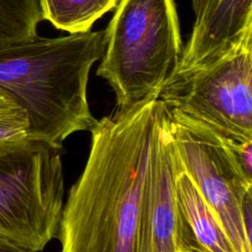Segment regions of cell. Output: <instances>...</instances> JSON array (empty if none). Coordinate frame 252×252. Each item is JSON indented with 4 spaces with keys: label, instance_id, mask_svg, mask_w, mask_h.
<instances>
[{
    "label": "cell",
    "instance_id": "obj_1",
    "mask_svg": "<svg viewBox=\"0 0 252 252\" xmlns=\"http://www.w3.org/2000/svg\"><path fill=\"white\" fill-rule=\"evenodd\" d=\"M159 98L95 120L90 153L69 190L60 252H139L144 191Z\"/></svg>",
    "mask_w": 252,
    "mask_h": 252
},
{
    "label": "cell",
    "instance_id": "obj_11",
    "mask_svg": "<svg viewBox=\"0 0 252 252\" xmlns=\"http://www.w3.org/2000/svg\"><path fill=\"white\" fill-rule=\"evenodd\" d=\"M42 20L38 0H0V45L37 37Z\"/></svg>",
    "mask_w": 252,
    "mask_h": 252
},
{
    "label": "cell",
    "instance_id": "obj_10",
    "mask_svg": "<svg viewBox=\"0 0 252 252\" xmlns=\"http://www.w3.org/2000/svg\"><path fill=\"white\" fill-rule=\"evenodd\" d=\"M118 0H38L43 20L69 33L91 31Z\"/></svg>",
    "mask_w": 252,
    "mask_h": 252
},
{
    "label": "cell",
    "instance_id": "obj_7",
    "mask_svg": "<svg viewBox=\"0 0 252 252\" xmlns=\"http://www.w3.org/2000/svg\"><path fill=\"white\" fill-rule=\"evenodd\" d=\"M182 170L161 101L153 136L144 191L139 252H179L175 207V178Z\"/></svg>",
    "mask_w": 252,
    "mask_h": 252
},
{
    "label": "cell",
    "instance_id": "obj_15",
    "mask_svg": "<svg viewBox=\"0 0 252 252\" xmlns=\"http://www.w3.org/2000/svg\"><path fill=\"white\" fill-rule=\"evenodd\" d=\"M191 3H192L193 11H194L195 16H196L201 11V9H202V7L205 3V0H191Z\"/></svg>",
    "mask_w": 252,
    "mask_h": 252
},
{
    "label": "cell",
    "instance_id": "obj_12",
    "mask_svg": "<svg viewBox=\"0 0 252 252\" xmlns=\"http://www.w3.org/2000/svg\"><path fill=\"white\" fill-rule=\"evenodd\" d=\"M29 137V118L25 109L0 90V142Z\"/></svg>",
    "mask_w": 252,
    "mask_h": 252
},
{
    "label": "cell",
    "instance_id": "obj_2",
    "mask_svg": "<svg viewBox=\"0 0 252 252\" xmlns=\"http://www.w3.org/2000/svg\"><path fill=\"white\" fill-rule=\"evenodd\" d=\"M104 45V30L0 45V90L27 112L29 137L61 149L92 128L87 86Z\"/></svg>",
    "mask_w": 252,
    "mask_h": 252
},
{
    "label": "cell",
    "instance_id": "obj_6",
    "mask_svg": "<svg viewBox=\"0 0 252 252\" xmlns=\"http://www.w3.org/2000/svg\"><path fill=\"white\" fill-rule=\"evenodd\" d=\"M167 113L182 170L218 218L234 251L252 252L241 218L242 200L251 191L252 177L231 147L216 134L177 111L167 108Z\"/></svg>",
    "mask_w": 252,
    "mask_h": 252
},
{
    "label": "cell",
    "instance_id": "obj_3",
    "mask_svg": "<svg viewBox=\"0 0 252 252\" xmlns=\"http://www.w3.org/2000/svg\"><path fill=\"white\" fill-rule=\"evenodd\" d=\"M105 32L96 75L126 109L159 92L176 70L182 53L174 0H119Z\"/></svg>",
    "mask_w": 252,
    "mask_h": 252
},
{
    "label": "cell",
    "instance_id": "obj_9",
    "mask_svg": "<svg viewBox=\"0 0 252 252\" xmlns=\"http://www.w3.org/2000/svg\"><path fill=\"white\" fill-rule=\"evenodd\" d=\"M179 252H235L218 218L189 175L175 178Z\"/></svg>",
    "mask_w": 252,
    "mask_h": 252
},
{
    "label": "cell",
    "instance_id": "obj_8",
    "mask_svg": "<svg viewBox=\"0 0 252 252\" xmlns=\"http://www.w3.org/2000/svg\"><path fill=\"white\" fill-rule=\"evenodd\" d=\"M252 28V0H205L195 16L175 71L205 64L232 47ZM174 71V72H175Z\"/></svg>",
    "mask_w": 252,
    "mask_h": 252
},
{
    "label": "cell",
    "instance_id": "obj_4",
    "mask_svg": "<svg viewBox=\"0 0 252 252\" xmlns=\"http://www.w3.org/2000/svg\"><path fill=\"white\" fill-rule=\"evenodd\" d=\"M59 150L31 137L0 142V238L30 252L57 236L64 206Z\"/></svg>",
    "mask_w": 252,
    "mask_h": 252
},
{
    "label": "cell",
    "instance_id": "obj_13",
    "mask_svg": "<svg viewBox=\"0 0 252 252\" xmlns=\"http://www.w3.org/2000/svg\"><path fill=\"white\" fill-rule=\"evenodd\" d=\"M241 218H242V223H243L245 232L248 238L251 239V232H252V192L251 191H248L242 200Z\"/></svg>",
    "mask_w": 252,
    "mask_h": 252
},
{
    "label": "cell",
    "instance_id": "obj_5",
    "mask_svg": "<svg viewBox=\"0 0 252 252\" xmlns=\"http://www.w3.org/2000/svg\"><path fill=\"white\" fill-rule=\"evenodd\" d=\"M158 98L224 142L252 141V28L215 59L173 72Z\"/></svg>",
    "mask_w": 252,
    "mask_h": 252
},
{
    "label": "cell",
    "instance_id": "obj_14",
    "mask_svg": "<svg viewBox=\"0 0 252 252\" xmlns=\"http://www.w3.org/2000/svg\"><path fill=\"white\" fill-rule=\"evenodd\" d=\"M0 252H30L7 239L0 238Z\"/></svg>",
    "mask_w": 252,
    "mask_h": 252
}]
</instances>
